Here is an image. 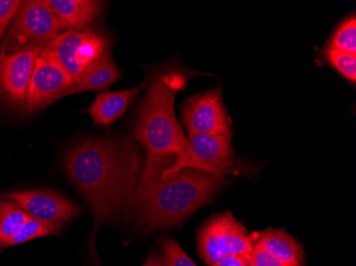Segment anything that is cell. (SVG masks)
Here are the masks:
<instances>
[{"instance_id":"obj_1","label":"cell","mask_w":356,"mask_h":266,"mask_svg":"<svg viewBox=\"0 0 356 266\" xmlns=\"http://www.w3.org/2000/svg\"><path fill=\"white\" fill-rule=\"evenodd\" d=\"M131 138H102L80 142L65 156L64 166L93 213L90 246L102 225L131 206L141 171Z\"/></svg>"},{"instance_id":"obj_2","label":"cell","mask_w":356,"mask_h":266,"mask_svg":"<svg viewBox=\"0 0 356 266\" xmlns=\"http://www.w3.org/2000/svg\"><path fill=\"white\" fill-rule=\"evenodd\" d=\"M197 73L170 65L154 74L145 98L138 110L134 128L136 141L147 153L145 164L174 163L187 143L178 122L174 103L178 92L185 90L189 78Z\"/></svg>"},{"instance_id":"obj_3","label":"cell","mask_w":356,"mask_h":266,"mask_svg":"<svg viewBox=\"0 0 356 266\" xmlns=\"http://www.w3.org/2000/svg\"><path fill=\"white\" fill-rule=\"evenodd\" d=\"M224 183L223 176L194 169H183L167 180L138 183L131 205L137 209L140 228L149 232L181 225L211 203Z\"/></svg>"},{"instance_id":"obj_4","label":"cell","mask_w":356,"mask_h":266,"mask_svg":"<svg viewBox=\"0 0 356 266\" xmlns=\"http://www.w3.org/2000/svg\"><path fill=\"white\" fill-rule=\"evenodd\" d=\"M64 31L65 28L46 0L22 1L0 41V53L44 51Z\"/></svg>"},{"instance_id":"obj_5","label":"cell","mask_w":356,"mask_h":266,"mask_svg":"<svg viewBox=\"0 0 356 266\" xmlns=\"http://www.w3.org/2000/svg\"><path fill=\"white\" fill-rule=\"evenodd\" d=\"M183 169H194L213 175L237 173L232 139L219 135L188 133L187 143L175 161L161 174V180L173 177Z\"/></svg>"},{"instance_id":"obj_6","label":"cell","mask_w":356,"mask_h":266,"mask_svg":"<svg viewBox=\"0 0 356 266\" xmlns=\"http://www.w3.org/2000/svg\"><path fill=\"white\" fill-rule=\"evenodd\" d=\"M254 245V233L249 235L231 212L213 215L200 228L197 235L200 255L209 266L229 256H250Z\"/></svg>"},{"instance_id":"obj_7","label":"cell","mask_w":356,"mask_h":266,"mask_svg":"<svg viewBox=\"0 0 356 266\" xmlns=\"http://www.w3.org/2000/svg\"><path fill=\"white\" fill-rule=\"evenodd\" d=\"M45 49L61 64L73 82H76L92 64L110 51V41L105 33L93 28L65 30Z\"/></svg>"},{"instance_id":"obj_8","label":"cell","mask_w":356,"mask_h":266,"mask_svg":"<svg viewBox=\"0 0 356 266\" xmlns=\"http://www.w3.org/2000/svg\"><path fill=\"white\" fill-rule=\"evenodd\" d=\"M181 122L188 133L219 135L232 139L233 128L222 97V87L207 90L187 98L181 108Z\"/></svg>"},{"instance_id":"obj_9","label":"cell","mask_w":356,"mask_h":266,"mask_svg":"<svg viewBox=\"0 0 356 266\" xmlns=\"http://www.w3.org/2000/svg\"><path fill=\"white\" fill-rule=\"evenodd\" d=\"M73 80L49 51L44 49L35 60L26 94L24 112L35 113L55 103L73 85Z\"/></svg>"},{"instance_id":"obj_10","label":"cell","mask_w":356,"mask_h":266,"mask_svg":"<svg viewBox=\"0 0 356 266\" xmlns=\"http://www.w3.org/2000/svg\"><path fill=\"white\" fill-rule=\"evenodd\" d=\"M3 199L17 203L31 219L59 229L80 213L78 206L59 193L51 191H15L6 194Z\"/></svg>"},{"instance_id":"obj_11","label":"cell","mask_w":356,"mask_h":266,"mask_svg":"<svg viewBox=\"0 0 356 266\" xmlns=\"http://www.w3.org/2000/svg\"><path fill=\"white\" fill-rule=\"evenodd\" d=\"M42 51L0 53V97L14 109L24 111L30 78Z\"/></svg>"},{"instance_id":"obj_12","label":"cell","mask_w":356,"mask_h":266,"mask_svg":"<svg viewBox=\"0 0 356 266\" xmlns=\"http://www.w3.org/2000/svg\"><path fill=\"white\" fill-rule=\"evenodd\" d=\"M149 85V78L145 77L141 85L125 91H104L96 96L94 103L86 110L90 114L94 124L108 127L115 124L125 114L128 106L139 95L142 90Z\"/></svg>"},{"instance_id":"obj_13","label":"cell","mask_w":356,"mask_h":266,"mask_svg":"<svg viewBox=\"0 0 356 266\" xmlns=\"http://www.w3.org/2000/svg\"><path fill=\"white\" fill-rule=\"evenodd\" d=\"M65 30L92 29L104 3L94 0H46Z\"/></svg>"},{"instance_id":"obj_14","label":"cell","mask_w":356,"mask_h":266,"mask_svg":"<svg viewBox=\"0 0 356 266\" xmlns=\"http://www.w3.org/2000/svg\"><path fill=\"white\" fill-rule=\"evenodd\" d=\"M255 245L287 266H303L304 253L299 242L281 229L254 232Z\"/></svg>"},{"instance_id":"obj_15","label":"cell","mask_w":356,"mask_h":266,"mask_svg":"<svg viewBox=\"0 0 356 266\" xmlns=\"http://www.w3.org/2000/svg\"><path fill=\"white\" fill-rule=\"evenodd\" d=\"M120 78L121 71L112 60L111 53L108 51L99 61L92 64L67 91L61 94L59 99L81 92L106 91V89L113 85Z\"/></svg>"},{"instance_id":"obj_16","label":"cell","mask_w":356,"mask_h":266,"mask_svg":"<svg viewBox=\"0 0 356 266\" xmlns=\"http://www.w3.org/2000/svg\"><path fill=\"white\" fill-rule=\"evenodd\" d=\"M30 216L17 203L9 199L0 201V249L19 231Z\"/></svg>"},{"instance_id":"obj_17","label":"cell","mask_w":356,"mask_h":266,"mask_svg":"<svg viewBox=\"0 0 356 266\" xmlns=\"http://www.w3.org/2000/svg\"><path fill=\"white\" fill-rule=\"evenodd\" d=\"M327 47L336 51L356 55V17L355 14L348 16L336 28L327 43Z\"/></svg>"},{"instance_id":"obj_18","label":"cell","mask_w":356,"mask_h":266,"mask_svg":"<svg viewBox=\"0 0 356 266\" xmlns=\"http://www.w3.org/2000/svg\"><path fill=\"white\" fill-rule=\"evenodd\" d=\"M321 58L323 63L331 66L332 69L337 72L341 77L351 82L352 85H355L356 55L336 51L333 48L325 46L321 51Z\"/></svg>"},{"instance_id":"obj_19","label":"cell","mask_w":356,"mask_h":266,"mask_svg":"<svg viewBox=\"0 0 356 266\" xmlns=\"http://www.w3.org/2000/svg\"><path fill=\"white\" fill-rule=\"evenodd\" d=\"M59 232V228L54 226L47 225V224L41 223L30 217L15 235L7 242L6 248L11 246L19 245L25 242L31 241V240L38 239V238L47 237V235H57Z\"/></svg>"},{"instance_id":"obj_20","label":"cell","mask_w":356,"mask_h":266,"mask_svg":"<svg viewBox=\"0 0 356 266\" xmlns=\"http://www.w3.org/2000/svg\"><path fill=\"white\" fill-rule=\"evenodd\" d=\"M161 246L165 266H197L172 238H163Z\"/></svg>"},{"instance_id":"obj_21","label":"cell","mask_w":356,"mask_h":266,"mask_svg":"<svg viewBox=\"0 0 356 266\" xmlns=\"http://www.w3.org/2000/svg\"><path fill=\"white\" fill-rule=\"evenodd\" d=\"M21 3L19 0H0V41L3 40Z\"/></svg>"},{"instance_id":"obj_22","label":"cell","mask_w":356,"mask_h":266,"mask_svg":"<svg viewBox=\"0 0 356 266\" xmlns=\"http://www.w3.org/2000/svg\"><path fill=\"white\" fill-rule=\"evenodd\" d=\"M250 266H287L264 251L259 246L254 245L250 253Z\"/></svg>"},{"instance_id":"obj_23","label":"cell","mask_w":356,"mask_h":266,"mask_svg":"<svg viewBox=\"0 0 356 266\" xmlns=\"http://www.w3.org/2000/svg\"><path fill=\"white\" fill-rule=\"evenodd\" d=\"M213 266H250V256H229L222 258Z\"/></svg>"},{"instance_id":"obj_24","label":"cell","mask_w":356,"mask_h":266,"mask_svg":"<svg viewBox=\"0 0 356 266\" xmlns=\"http://www.w3.org/2000/svg\"><path fill=\"white\" fill-rule=\"evenodd\" d=\"M143 266H165V259L158 253H153L147 258Z\"/></svg>"}]
</instances>
